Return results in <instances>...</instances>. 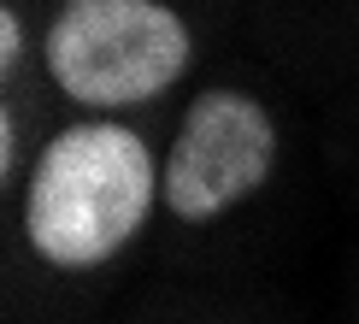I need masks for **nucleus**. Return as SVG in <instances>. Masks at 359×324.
<instances>
[{"mask_svg": "<svg viewBox=\"0 0 359 324\" xmlns=\"http://www.w3.org/2000/svg\"><path fill=\"white\" fill-rule=\"evenodd\" d=\"M159 195L147 142L130 124L95 118L71 124L41 147L24 189V236L48 265L83 271L130 242Z\"/></svg>", "mask_w": 359, "mask_h": 324, "instance_id": "nucleus-1", "label": "nucleus"}, {"mask_svg": "<svg viewBox=\"0 0 359 324\" xmlns=\"http://www.w3.org/2000/svg\"><path fill=\"white\" fill-rule=\"evenodd\" d=\"M277 166V124L253 95L212 88L183 112L177 142L165 154L159 189L183 224H206L224 206L248 201Z\"/></svg>", "mask_w": 359, "mask_h": 324, "instance_id": "nucleus-3", "label": "nucleus"}, {"mask_svg": "<svg viewBox=\"0 0 359 324\" xmlns=\"http://www.w3.org/2000/svg\"><path fill=\"white\" fill-rule=\"evenodd\" d=\"M48 71L77 107H142L189 71V24L165 0H65Z\"/></svg>", "mask_w": 359, "mask_h": 324, "instance_id": "nucleus-2", "label": "nucleus"}, {"mask_svg": "<svg viewBox=\"0 0 359 324\" xmlns=\"http://www.w3.org/2000/svg\"><path fill=\"white\" fill-rule=\"evenodd\" d=\"M12 147H18V130H12V112H0V171H12Z\"/></svg>", "mask_w": 359, "mask_h": 324, "instance_id": "nucleus-5", "label": "nucleus"}, {"mask_svg": "<svg viewBox=\"0 0 359 324\" xmlns=\"http://www.w3.org/2000/svg\"><path fill=\"white\" fill-rule=\"evenodd\" d=\"M18 53H24V29H18V12H0V71H6V77H12V71H18Z\"/></svg>", "mask_w": 359, "mask_h": 324, "instance_id": "nucleus-4", "label": "nucleus"}]
</instances>
